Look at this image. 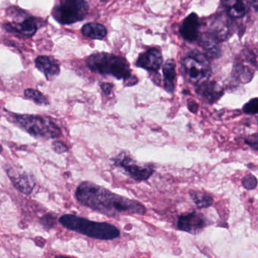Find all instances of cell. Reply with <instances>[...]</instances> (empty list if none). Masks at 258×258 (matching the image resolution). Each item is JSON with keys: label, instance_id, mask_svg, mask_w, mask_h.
I'll use <instances>...</instances> for the list:
<instances>
[{"label": "cell", "instance_id": "4fadbf2b", "mask_svg": "<svg viewBox=\"0 0 258 258\" xmlns=\"http://www.w3.org/2000/svg\"><path fill=\"white\" fill-rule=\"evenodd\" d=\"M35 65L48 80H53L60 74V66L53 57L39 56L35 60Z\"/></svg>", "mask_w": 258, "mask_h": 258}, {"label": "cell", "instance_id": "52a82bcc", "mask_svg": "<svg viewBox=\"0 0 258 258\" xmlns=\"http://www.w3.org/2000/svg\"><path fill=\"white\" fill-rule=\"evenodd\" d=\"M115 164L116 166L123 168L130 177L137 181L148 180L154 172V168L151 165H139L124 153H121L115 158Z\"/></svg>", "mask_w": 258, "mask_h": 258}, {"label": "cell", "instance_id": "603a6c76", "mask_svg": "<svg viewBox=\"0 0 258 258\" xmlns=\"http://www.w3.org/2000/svg\"><path fill=\"white\" fill-rule=\"evenodd\" d=\"M243 111L248 114H258V98L248 101L243 107Z\"/></svg>", "mask_w": 258, "mask_h": 258}, {"label": "cell", "instance_id": "cb8c5ba5", "mask_svg": "<svg viewBox=\"0 0 258 258\" xmlns=\"http://www.w3.org/2000/svg\"><path fill=\"white\" fill-rule=\"evenodd\" d=\"M56 218L50 215H45L41 219V224L46 228H53L56 225Z\"/></svg>", "mask_w": 258, "mask_h": 258}, {"label": "cell", "instance_id": "2e32d148", "mask_svg": "<svg viewBox=\"0 0 258 258\" xmlns=\"http://www.w3.org/2000/svg\"><path fill=\"white\" fill-rule=\"evenodd\" d=\"M219 42L220 41L210 33L202 36L201 39V45L209 57L215 58L221 55Z\"/></svg>", "mask_w": 258, "mask_h": 258}, {"label": "cell", "instance_id": "ffe728a7", "mask_svg": "<svg viewBox=\"0 0 258 258\" xmlns=\"http://www.w3.org/2000/svg\"><path fill=\"white\" fill-rule=\"evenodd\" d=\"M233 74H234V77L242 83H249L253 78L251 71L247 67L239 63L235 66Z\"/></svg>", "mask_w": 258, "mask_h": 258}, {"label": "cell", "instance_id": "3957f363", "mask_svg": "<svg viewBox=\"0 0 258 258\" xmlns=\"http://www.w3.org/2000/svg\"><path fill=\"white\" fill-rule=\"evenodd\" d=\"M59 222L68 230L98 240H113L121 236L120 230L112 224L89 221L77 215H62Z\"/></svg>", "mask_w": 258, "mask_h": 258}, {"label": "cell", "instance_id": "5bb4252c", "mask_svg": "<svg viewBox=\"0 0 258 258\" xmlns=\"http://www.w3.org/2000/svg\"><path fill=\"white\" fill-rule=\"evenodd\" d=\"M199 21L196 14L192 13L188 15L183 21L180 29V34L186 40L193 42L198 36Z\"/></svg>", "mask_w": 258, "mask_h": 258}, {"label": "cell", "instance_id": "7402d4cb", "mask_svg": "<svg viewBox=\"0 0 258 258\" xmlns=\"http://www.w3.org/2000/svg\"><path fill=\"white\" fill-rule=\"evenodd\" d=\"M242 185L248 190L254 189L257 186V179L253 174H248L242 179Z\"/></svg>", "mask_w": 258, "mask_h": 258}, {"label": "cell", "instance_id": "ac0fdd59", "mask_svg": "<svg viewBox=\"0 0 258 258\" xmlns=\"http://www.w3.org/2000/svg\"><path fill=\"white\" fill-rule=\"evenodd\" d=\"M232 18H241L246 13V6L243 0H221Z\"/></svg>", "mask_w": 258, "mask_h": 258}, {"label": "cell", "instance_id": "9c48e42d", "mask_svg": "<svg viewBox=\"0 0 258 258\" xmlns=\"http://www.w3.org/2000/svg\"><path fill=\"white\" fill-rule=\"evenodd\" d=\"M163 63L162 53L158 48H151L142 53L138 57L136 65L151 72H156L160 69Z\"/></svg>", "mask_w": 258, "mask_h": 258}, {"label": "cell", "instance_id": "484cf974", "mask_svg": "<svg viewBox=\"0 0 258 258\" xmlns=\"http://www.w3.org/2000/svg\"><path fill=\"white\" fill-rule=\"evenodd\" d=\"M245 143L254 150H258V134H254L247 138L245 140Z\"/></svg>", "mask_w": 258, "mask_h": 258}, {"label": "cell", "instance_id": "9a60e30c", "mask_svg": "<svg viewBox=\"0 0 258 258\" xmlns=\"http://www.w3.org/2000/svg\"><path fill=\"white\" fill-rule=\"evenodd\" d=\"M164 87L168 93H174L177 77L175 61L172 59L167 60L163 66Z\"/></svg>", "mask_w": 258, "mask_h": 258}, {"label": "cell", "instance_id": "7a4b0ae2", "mask_svg": "<svg viewBox=\"0 0 258 258\" xmlns=\"http://www.w3.org/2000/svg\"><path fill=\"white\" fill-rule=\"evenodd\" d=\"M86 64L92 72L124 80L126 86H134L138 83L137 78L132 76L130 64L124 57L106 52L95 53L88 57Z\"/></svg>", "mask_w": 258, "mask_h": 258}, {"label": "cell", "instance_id": "8fae6325", "mask_svg": "<svg viewBox=\"0 0 258 258\" xmlns=\"http://www.w3.org/2000/svg\"><path fill=\"white\" fill-rule=\"evenodd\" d=\"M4 28L10 33L30 37L37 31L38 22L36 18L30 17L21 22L6 23L4 24Z\"/></svg>", "mask_w": 258, "mask_h": 258}, {"label": "cell", "instance_id": "8992f818", "mask_svg": "<svg viewBox=\"0 0 258 258\" xmlns=\"http://www.w3.org/2000/svg\"><path fill=\"white\" fill-rule=\"evenodd\" d=\"M89 5L85 0H62L53 8L51 15L61 24H72L83 21L88 14Z\"/></svg>", "mask_w": 258, "mask_h": 258}, {"label": "cell", "instance_id": "6da1fadb", "mask_svg": "<svg viewBox=\"0 0 258 258\" xmlns=\"http://www.w3.org/2000/svg\"><path fill=\"white\" fill-rule=\"evenodd\" d=\"M75 197L82 206L109 217L144 215L146 212L145 206L139 202L114 194L89 181L83 182L77 186Z\"/></svg>", "mask_w": 258, "mask_h": 258}, {"label": "cell", "instance_id": "5b68a950", "mask_svg": "<svg viewBox=\"0 0 258 258\" xmlns=\"http://www.w3.org/2000/svg\"><path fill=\"white\" fill-rule=\"evenodd\" d=\"M182 69L186 78L192 84L199 85L208 81L212 74L209 60L198 51L191 53L183 59Z\"/></svg>", "mask_w": 258, "mask_h": 258}, {"label": "cell", "instance_id": "44dd1931", "mask_svg": "<svg viewBox=\"0 0 258 258\" xmlns=\"http://www.w3.org/2000/svg\"><path fill=\"white\" fill-rule=\"evenodd\" d=\"M24 96L28 99L31 100L38 105H49V102L46 98L40 92L35 90V89H29L24 91Z\"/></svg>", "mask_w": 258, "mask_h": 258}, {"label": "cell", "instance_id": "4dcf8cb0", "mask_svg": "<svg viewBox=\"0 0 258 258\" xmlns=\"http://www.w3.org/2000/svg\"><path fill=\"white\" fill-rule=\"evenodd\" d=\"M101 2H107L109 1V0H101Z\"/></svg>", "mask_w": 258, "mask_h": 258}, {"label": "cell", "instance_id": "d4e9b609", "mask_svg": "<svg viewBox=\"0 0 258 258\" xmlns=\"http://www.w3.org/2000/svg\"><path fill=\"white\" fill-rule=\"evenodd\" d=\"M53 150L57 153H64L68 151V147L61 141H54L51 144Z\"/></svg>", "mask_w": 258, "mask_h": 258}, {"label": "cell", "instance_id": "e0dca14e", "mask_svg": "<svg viewBox=\"0 0 258 258\" xmlns=\"http://www.w3.org/2000/svg\"><path fill=\"white\" fill-rule=\"evenodd\" d=\"M81 33L83 36L92 39H102L107 35V29L98 23H88L83 26Z\"/></svg>", "mask_w": 258, "mask_h": 258}, {"label": "cell", "instance_id": "ba28073f", "mask_svg": "<svg viewBox=\"0 0 258 258\" xmlns=\"http://www.w3.org/2000/svg\"><path fill=\"white\" fill-rule=\"evenodd\" d=\"M207 226V221L201 214L192 212L179 218L177 227L178 230L186 233L197 234Z\"/></svg>", "mask_w": 258, "mask_h": 258}, {"label": "cell", "instance_id": "83f0119b", "mask_svg": "<svg viewBox=\"0 0 258 258\" xmlns=\"http://www.w3.org/2000/svg\"><path fill=\"white\" fill-rule=\"evenodd\" d=\"M100 86H101L102 92L107 95H110L112 89H113V85L110 84V83H103L100 85Z\"/></svg>", "mask_w": 258, "mask_h": 258}, {"label": "cell", "instance_id": "7c38bea8", "mask_svg": "<svg viewBox=\"0 0 258 258\" xmlns=\"http://www.w3.org/2000/svg\"><path fill=\"white\" fill-rule=\"evenodd\" d=\"M8 175L15 187L20 192L26 195L31 194L35 186V182L29 174L11 169L8 171Z\"/></svg>", "mask_w": 258, "mask_h": 258}, {"label": "cell", "instance_id": "4316f807", "mask_svg": "<svg viewBox=\"0 0 258 258\" xmlns=\"http://www.w3.org/2000/svg\"><path fill=\"white\" fill-rule=\"evenodd\" d=\"M198 107H199V106L197 104L196 101H194V100H189L188 101V108H189V111L192 112V113H197Z\"/></svg>", "mask_w": 258, "mask_h": 258}, {"label": "cell", "instance_id": "f1b7e54d", "mask_svg": "<svg viewBox=\"0 0 258 258\" xmlns=\"http://www.w3.org/2000/svg\"><path fill=\"white\" fill-rule=\"evenodd\" d=\"M253 6H254V9L258 10V0H253Z\"/></svg>", "mask_w": 258, "mask_h": 258}, {"label": "cell", "instance_id": "277c9868", "mask_svg": "<svg viewBox=\"0 0 258 258\" xmlns=\"http://www.w3.org/2000/svg\"><path fill=\"white\" fill-rule=\"evenodd\" d=\"M8 117H10L12 122L18 127L36 138L50 139L59 138L62 135L61 128L48 118L35 115L14 113H11L10 116Z\"/></svg>", "mask_w": 258, "mask_h": 258}, {"label": "cell", "instance_id": "d6986e66", "mask_svg": "<svg viewBox=\"0 0 258 258\" xmlns=\"http://www.w3.org/2000/svg\"><path fill=\"white\" fill-rule=\"evenodd\" d=\"M190 196L198 209H206L210 207L214 203L213 198L211 196L201 192H190Z\"/></svg>", "mask_w": 258, "mask_h": 258}, {"label": "cell", "instance_id": "30bf717a", "mask_svg": "<svg viewBox=\"0 0 258 258\" xmlns=\"http://www.w3.org/2000/svg\"><path fill=\"white\" fill-rule=\"evenodd\" d=\"M196 93L203 101L208 104H213L222 98L224 91L216 82L205 81L198 85Z\"/></svg>", "mask_w": 258, "mask_h": 258}, {"label": "cell", "instance_id": "f546056e", "mask_svg": "<svg viewBox=\"0 0 258 258\" xmlns=\"http://www.w3.org/2000/svg\"><path fill=\"white\" fill-rule=\"evenodd\" d=\"M55 258H70V257H66V256L59 255V256H56V257Z\"/></svg>", "mask_w": 258, "mask_h": 258}]
</instances>
